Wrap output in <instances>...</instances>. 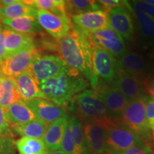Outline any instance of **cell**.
I'll use <instances>...</instances> for the list:
<instances>
[{
  "label": "cell",
  "instance_id": "5b68a950",
  "mask_svg": "<svg viewBox=\"0 0 154 154\" xmlns=\"http://www.w3.org/2000/svg\"><path fill=\"white\" fill-rule=\"evenodd\" d=\"M140 139L131 128L109 119L107 124L106 143L111 154H121Z\"/></svg>",
  "mask_w": 154,
  "mask_h": 154
},
{
  "label": "cell",
  "instance_id": "ba28073f",
  "mask_svg": "<svg viewBox=\"0 0 154 154\" xmlns=\"http://www.w3.org/2000/svg\"><path fill=\"white\" fill-rule=\"evenodd\" d=\"M90 46L94 76L98 80L101 79L106 82H113L119 69L117 59L106 50L95 46Z\"/></svg>",
  "mask_w": 154,
  "mask_h": 154
},
{
  "label": "cell",
  "instance_id": "603a6c76",
  "mask_svg": "<svg viewBox=\"0 0 154 154\" xmlns=\"http://www.w3.org/2000/svg\"><path fill=\"white\" fill-rule=\"evenodd\" d=\"M2 23L6 27L21 34L32 35L40 30L36 17H22L11 19H2Z\"/></svg>",
  "mask_w": 154,
  "mask_h": 154
},
{
  "label": "cell",
  "instance_id": "74e56055",
  "mask_svg": "<svg viewBox=\"0 0 154 154\" xmlns=\"http://www.w3.org/2000/svg\"><path fill=\"white\" fill-rule=\"evenodd\" d=\"M143 91H145L149 97L154 99V79L146 80L143 82Z\"/></svg>",
  "mask_w": 154,
  "mask_h": 154
},
{
  "label": "cell",
  "instance_id": "d6986e66",
  "mask_svg": "<svg viewBox=\"0 0 154 154\" xmlns=\"http://www.w3.org/2000/svg\"><path fill=\"white\" fill-rule=\"evenodd\" d=\"M102 96L106 108L108 118L114 120L121 117L128 103L124 95L112 85L106 90Z\"/></svg>",
  "mask_w": 154,
  "mask_h": 154
},
{
  "label": "cell",
  "instance_id": "e575fe53",
  "mask_svg": "<svg viewBox=\"0 0 154 154\" xmlns=\"http://www.w3.org/2000/svg\"><path fill=\"white\" fill-rule=\"evenodd\" d=\"M10 124L6 118L5 109L0 106V136H10Z\"/></svg>",
  "mask_w": 154,
  "mask_h": 154
},
{
  "label": "cell",
  "instance_id": "f6af8a7d",
  "mask_svg": "<svg viewBox=\"0 0 154 154\" xmlns=\"http://www.w3.org/2000/svg\"><path fill=\"white\" fill-rule=\"evenodd\" d=\"M1 8H2V7H1V5H0V10H1Z\"/></svg>",
  "mask_w": 154,
  "mask_h": 154
},
{
  "label": "cell",
  "instance_id": "9c48e42d",
  "mask_svg": "<svg viewBox=\"0 0 154 154\" xmlns=\"http://www.w3.org/2000/svg\"><path fill=\"white\" fill-rule=\"evenodd\" d=\"M109 119L102 121H85L83 125L84 137L90 153H109L106 143L107 124Z\"/></svg>",
  "mask_w": 154,
  "mask_h": 154
},
{
  "label": "cell",
  "instance_id": "8d00e7d4",
  "mask_svg": "<svg viewBox=\"0 0 154 154\" xmlns=\"http://www.w3.org/2000/svg\"><path fill=\"white\" fill-rule=\"evenodd\" d=\"M131 2L140 10L154 20V6L145 3L143 1H133Z\"/></svg>",
  "mask_w": 154,
  "mask_h": 154
},
{
  "label": "cell",
  "instance_id": "ab89813d",
  "mask_svg": "<svg viewBox=\"0 0 154 154\" xmlns=\"http://www.w3.org/2000/svg\"><path fill=\"white\" fill-rule=\"evenodd\" d=\"M146 61H147L148 66H149V70L151 71V72L154 75V48L152 49L150 53L148 54Z\"/></svg>",
  "mask_w": 154,
  "mask_h": 154
},
{
  "label": "cell",
  "instance_id": "8fae6325",
  "mask_svg": "<svg viewBox=\"0 0 154 154\" xmlns=\"http://www.w3.org/2000/svg\"><path fill=\"white\" fill-rule=\"evenodd\" d=\"M71 19L75 26V29L84 36L110 27L108 13L103 10L73 15L71 16Z\"/></svg>",
  "mask_w": 154,
  "mask_h": 154
},
{
  "label": "cell",
  "instance_id": "ac0fdd59",
  "mask_svg": "<svg viewBox=\"0 0 154 154\" xmlns=\"http://www.w3.org/2000/svg\"><path fill=\"white\" fill-rule=\"evenodd\" d=\"M119 69L138 77L144 76L149 72L147 61L143 57L136 52H126L117 59Z\"/></svg>",
  "mask_w": 154,
  "mask_h": 154
},
{
  "label": "cell",
  "instance_id": "484cf974",
  "mask_svg": "<svg viewBox=\"0 0 154 154\" xmlns=\"http://www.w3.org/2000/svg\"><path fill=\"white\" fill-rule=\"evenodd\" d=\"M22 101L14 79H4L0 84V106L5 109L13 103Z\"/></svg>",
  "mask_w": 154,
  "mask_h": 154
},
{
  "label": "cell",
  "instance_id": "2e32d148",
  "mask_svg": "<svg viewBox=\"0 0 154 154\" xmlns=\"http://www.w3.org/2000/svg\"><path fill=\"white\" fill-rule=\"evenodd\" d=\"M2 32L7 57L34 46L33 38L28 34L16 32L5 26H2Z\"/></svg>",
  "mask_w": 154,
  "mask_h": 154
},
{
  "label": "cell",
  "instance_id": "9a60e30c",
  "mask_svg": "<svg viewBox=\"0 0 154 154\" xmlns=\"http://www.w3.org/2000/svg\"><path fill=\"white\" fill-rule=\"evenodd\" d=\"M112 85L124 95L128 102L143 95V84L138 77L118 69Z\"/></svg>",
  "mask_w": 154,
  "mask_h": 154
},
{
  "label": "cell",
  "instance_id": "7402d4cb",
  "mask_svg": "<svg viewBox=\"0 0 154 154\" xmlns=\"http://www.w3.org/2000/svg\"><path fill=\"white\" fill-rule=\"evenodd\" d=\"M6 118L11 125L23 124L36 119L24 102H17L5 109Z\"/></svg>",
  "mask_w": 154,
  "mask_h": 154
},
{
  "label": "cell",
  "instance_id": "bcb514c9",
  "mask_svg": "<svg viewBox=\"0 0 154 154\" xmlns=\"http://www.w3.org/2000/svg\"><path fill=\"white\" fill-rule=\"evenodd\" d=\"M103 154H111V153H103Z\"/></svg>",
  "mask_w": 154,
  "mask_h": 154
},
{
  "label": "cell",
  "instance_id": "d4e9b609",
  "mask_svg": "<svg viewBox=\"0 0 154 154\" xmlns=\"http://www.w3.org/2000/svg\"><path fill=\"white\" fill-rule=\"evenodd\" d=\"M48 125L39 119H36L23 124L11 125V128L22 137L42 138L47 129Z\"/></svg>",
  "mask_w": 154,
  "mask_h": 154
},
{
  "label": "cell",
  "instance_id": "4dcf8cb0",
  "mask_svg": "<svg viewBox=\"0 0 154 154\" xmlns=\"http://www.w3.org/2000/svg\"><path fill=\"white\" fill-rule=\"evenodd\" d=\"M145 112L146 117L151 131L152 138L154 140V99L149 96L145 97Z\"/></svg>",
  "mask_w": 154,
  "mask_h": 154
},
{
  "label": "cell",
  "instance_id": "f35d334b",
  "mask_svg": "<svg viewBox=\"0 0 154 154\" xmlns=\"http://www.w3.org/2000/svg\"><path fill=\"white\" fill-rule=\"evenodd\" d=\"M7 57L5 47V37L2 32V25L0 22V61Z\"/></svg>",
  "mask_w": 154,
  "mask_h": 154
},
{
  "label": "cell",
  "instance_id": "44dd1931",
  "mask_svg": "<svg viewBox=\"0 0 154 154\" xmlns=\"http://www.w3.org/2000/svg\"><path fill=\"white\" fill-rule=\"evenodd\" d=\"M67 119L68 116L66 115L52 124L48 125L47 129L42 140L49 151L60 149L61 140L67 124Z\"/></svg>",
  "mask_w": 154,
  "mask_h": 154
},
{
  "label": "cell",
  "instance_id": "83f0119b",
  "mask_svg": "<svg viewBox=\"0 0 154 154\" xmlns=\"http://www.w3.org/2000/svg\"><path fill=\"white\" fill-rule=\"evenodd\" d=\"M19 154H49L42 138L22 137L15 141Z\"/></svg>",
  "mask_w": 154,
  "mask_h": 154
},
{
  "label": "cell",
  "instance_id": "ee69618b",
  "mask_svg": "<svg viewBox=\"0 0 154 154\" xmlns=\"http://www.w3.org/2000/svg\"><path fill=\"white\" fill-rule=\"evenodd\" d=\"M5 77L1 74V72H0V84H2V81L4 80V79H5Z\"/></svg>",
  "mask_w": 154,
  "mask_h": 154
},
{
  "label": "cell",
  "instance_id": "60d3db41",
  "mask_svg": "<svg viewBox=\"0 0 154 154\" xmlns=\"http://www.w3.org/2000/svg\"><path fill=\"white\" fill-rule=\"evenodd\" d=\"M18 1L19 0H1L0 5H1V7H7V6L17 3Z\"/></svg>",
  "mask_w": 154,
  "mask_h": 154
},
{
  "label": "cell",
  "instance_id": "ffe728a7",
  "mask_svg": "<svg viewBox=\"0 0 154 154\" xmlns=\"http://www.w3.org/2000/svg\"><path fill=\"white\" fill-rule=\"evenodd\" d=\"M128 7L131 12H134L137 21L143 44L147 47H154V20L147 16L131 2L130 4L128 3Z\"/></svg>",
  "mask_w": 154,
  "mask_h": 154
},
{
  "label": "cell",
  "instance_id": "4316f807",
  "mask_svg": "<svg viewBox=\"0 0 154 154\" xmlns=\"http://www.w3.org/2000/svg\"><path fill=\"white\" fill-rule=\"evenodd\" d=\"M23 2L36 10H44L62 17L69 18L67 14L65 1L61 0H27Z\"/></svg>",
  "mask_w": 154,
  "mask_h": 154
},
{
  "label": "cell",
  "instance_id": "836d02e7",
  "mask_svg": "<svg viewBox=\"0 0 154 154\" xmlns=\"http://www.w3.org/2000/svg\"><path fill=\"white\" fill-rule=\"evenodd\" d=\"M121 154H152V151L151 148L146 143V142L140 140Z\"/></svg>",
  "mask_w": 154,
  "mask_h": 154
},
{
  "label": "cell",
  "instance_id": "e0dca14e",
  "mask_svg": "<svg viewBox=\"0 0 154 154\" xmlns=\"http://www.w3.org/2000/svg\"><path fill=\"white\" fill-rule=\"evenodd\" d=\"M14 80L23 102L36 99H46L40 89L39 85L28 70L17 76Z\"/></svg>",
  "mask_w": 154,
  "mask_h": 154
},
{
  "label": "cell",
  "instance_id": "4fadbf2b",
  "mask_svg": "<svg viewBox=\"0 0 154 154\" xmlns=\"http://www.w3.org/2000/svg\"><path fill=\"white\" fill-rule=\"evenodd\" d=\"M36 19L39 26L57 39L66 36L72 27L70 18L57 16L47 11L37 10Z\"/></svg>",
  "mask_w": 154,
  "mask_h": 154
},
{
  "label": "cell",
  "instance_id": "1f68e13d",
  "mask_svg": "<svg viewBox=\"0 0 154 154\" xmlns=\"http://www.w3.org/2000/svg\"><path fill=\"white\" fill-rule=\"evenodd\" d=\"M60 150L66 154H74V145L72 140V134L68 124H66L63 136L61 140Z\"/></svg>",
  "mask_w": 154,
  "mask_h": 154
},
{
  "label": "cell",
  "instance_id": "d6a6232c",
  "mask_svg": "<svg viewBox=\"0 0 154 154\" xmlns=\"http://www.w3.org/2000/svg\"><path fill=\"white\" fill-rule=\"evenodd\" d=\"M16 146L11 136H0V154H15Z\"/></svg>",
  "mask_w": 154,
  "mask_h": 154
},
{
  "label": "cell",
  "instance_id": "6da1fadb",
  "mask_svg": "<svg viewBox=\"0 0 154 154\" xmlns=\"http://www.w3.org/2000/svg\"><path fill=\"white\" fill-rule=\"evenodd\" d=\"M57 51L67 66L78 71L91 83L93 87L97 86L92 66L91 48L86 36L72 28L66 36L57 39Z\"/></svg>",
  "mask_w": 154,
  "mask_h": 154
},
{
  "label": "cell",
  "instance_id": "277c9868",
  "mask_svg": "<svg viewBox=\"0 0 154 154\" xmlns=\"http://www.w3.org/2000/svg\"><path fill=\"white\" fill-rule=\"evenodd\" d=\"M146 94L128 102L121 113L123 124L131 128L140 140H148L152 136L145 112Z\"/></svg>",
  "mask_w": 154,
  "mask_h": 154
},
{
  "label": "cell",
  "instance_id": "3957f363",
  "mask_svg": "<svg viewBox=\"0 0 154 154\" xmlns=\"http://www.w3.org/2000/svg\"><path fill=\"white\" fill-rule=\"evenodd\" d=\"M77 113L85 121H102L108 119L103 96L94 89L86 88L75 96Z\"/></svg>",
  "mask_w": 154,
  "mask_h": 154
},
{
  "label": "cell",
  "instance_id": "f1b7e54d",
  "mask_svg": "<svg viewBox=\"0 0 154 154\" xmlns=\"http://www.w3.org/2000/svg\"><path fill=\"white\" fill-rule=\"evenodd\" d=\"M37 10L23 2L18 1L17 3L2 7L0 10V18L2 19H11L22 17H32L36 18Z\"/></svg>",
  "mask_w": 154,
  "mask_h": 154
},
{
  "label": "cell",
  "instance_id": "f546056e",
  "mask_svg": "<svg viewBox=\"0 0 154 154\" xmlns=\"http://www.w3.org/2000/svg\"><path fill=\"white\" fill-rule=\"evenodd\" d=\"M67 14L71 16L77 15L90 11L103 10L102 7L99 1L92 0H72V1H65Z\"/></svg>",
  "mask_w": 154,
  "mask_h": 154
},
{
  "label": "cell",
  "instance_id": "7c38bea8",
  "mask_svg": "<svg viewBox=\"0 0 154 154\" xmlns=\"http://www.w3.org/2000/svg\"><path fill=\"white\" fill-rule=\"evenodd\" d=\"M130 11L128 2H126L124 5L113 9L108 13L109 26L124 40H129L134 32V21Z\"/></svg>",
  "mask_w": 154,
  "mask_h": 154
},
{
  "label": "cell",
  "instance_id": "7bdbcfd3",
  "mask_svg": "<svg viewBox=\"0 0 154 154\" xmlns=\"http://www.w3.org/2000/svg\"><path fill=\"white\" fill-rule=\"evenodd\" d=\"M145 3L149 4V5H151L154 6V0H143Z\"/></svg>",
  "mask_w": 154,
  "mask_h": 154
},
{
  "label": "cell",
  "instance_id": "30bf717a",
  "mask_svg": "<svg viewBox=\"0 0 154 154\" xmlns=\"http://www.w3.org/2000/svg\"><path fill=\"white\" fill-rule=\"evenodd\" d=\"M86 36L90 45L106 50L116 59L126 52L124 38L110 27L93 32Z\"/></svg>",
  "mask_w": 154,
  "mask_h": 154
},
{
  "label": "cell",
  "instance_id": "5bb4252c",
  "mask_svg": "<svg viewBox=\"0 0 154 154\" xmlns=\"http://www.w3.org/2000/svg\"><path fill=\"white\" fill-rule=\"evenodd\" d=\"M24 103L34 113L36 119L47 125L52 124L58 119L66 116V111L63 107L48 100L36 99L29 100Z\"/></svg>",
  "mask_w": 154,
  "mask_h": 154
},
{
  "label": "cell",
  "instance_id": "b9f144b4",
  "mask_svg": "<svg viewBox=\"0 0 154 154\" xmlns=\"http://www.w3.org/2000/svg\"><path fill=\"white\" fill-rule=\"evenodd\" d=\"M49 154H66V153H64L62 151H61V150L59 149V150H57V151H49Z\"/></svg>",
  "mask_w": 154,
  "mask_h": 154
},
{
  "label": "cell",
  "instance_id": "d590c367",
  "mask_svg": "<svg viewBox=\"0 0 154 154\" xmlns=\"http://www.w3.org/2000/svg\"><path fill=\"white\" fill-rule=\"evenodd\" d=\"M99 2L102 7L103 10L109 13L113 9L124 5L126 3V1H121V0H99Z\"/></svg>",
  "mask_w": 154,
  "mask_h": 154
},
{
  "label": "cell",
  "instance_id": "7a4b0ae2",
  "mask_svg": "<svg viewBox=\"0 0 154 154\" xmlns=\"http://www.w3.org/2000/svg\"><path fill=\"white\" fill-rule=\"evenodd\" d=\"M86 86L87 82L82 74L73 68L39 84L46 99L61 107L72 103L75 96L86 89Z\"/></svg>",
  "mask_w": 154,
  "mask_h": 154
},
{
  "label": "cell",
  "instance_id": "52a82bcc",
  "mask_svg": "<svg viewBox=\"0 0 154 154\" xmlns=\"http://www.w3.org/2000/svg\"><path fill=\"white\" fill-rule=\"evenodd\" d=\"M70 68L58 56L41 55L32 62L28 71L39 85L44 81L66 72Z\"/></svg>",
  "mask_w": 154,
  "mask_h": 154
},
{
  "label": "cell",
  "instance_id": "cb8c5ba5",
  "mask_svg": "<svg viewBox=\"0 0 154 154\" xmlns=\"http://www.w3.org/2000/svg\"><path fill=\"white\" fill-rule=\"evenodd\" d=\"M67 124L70 128L74 142V154H90L84 137L83 126L79 119L75 116H68Z\"/></svg>",
  "mask_w": 154,
  "mask_h": 154
},
{
  "label": "cell",
  "instance_id": "8992f818",
  "mask_svg": "<svg viewBox=\"0 0 154 154\" xmlns=\"http://www.w3.org/2000/svg\"><path fill=\"white\" fill-rule=\"evenodd\" d=\"M41 56L35 46L7 56L0 61V72L5 78L15 79L28 70L32 62Z\"/></svg>",
  "mask_w": 154,
  "mask_h": 154
}]
</instances>
